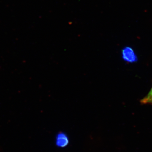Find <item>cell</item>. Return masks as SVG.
<instances>
[{
  "label": "cell",
  "instance_id": "obj_1",
  "mask_svg": "<svg viewBox=\"0 0 152 152\" xmlns=\"http://www.w3.org/2000/svg\"><path fill=\"white\" fill-rule=\"evenodd\" d=\"M123 59L129 63H133L137 61L138 58L134 50L130 47H125L122 50Z\"/></svg>",
  "mask_w": 152,
  "mask_h": 152
},
{
  "label": "cell",
  "instance_id": "obj_2",
  "mask_svg": "<svg viewBox=\"0 0 152 152\" xmlns=\"http://www.w3.org/2000/svg\"><path fill=\"white\" fill-rule=\"evenodd\" d=\"M69 143L67 137L62 133H60L58 135L56 138V145L60 147H65Z\"/></svg>",
  "mask_w": 152,
  "mask_h": 152
},
{
  "label": "cell",
  "instance_id": "obj_3",
  "mask_svg": "<svg viewBox=\"0 0 152 152\" xmlns=\"http://www.w3.org/2000/svg\"><path fill=\"white\" fill-rule=\"evenodd\" d=\"M142 104H152V88L148 94L140 101Z\"/></svg>",
  "mask_w": 152,
  "mask_h": 152
}]
</instances>
